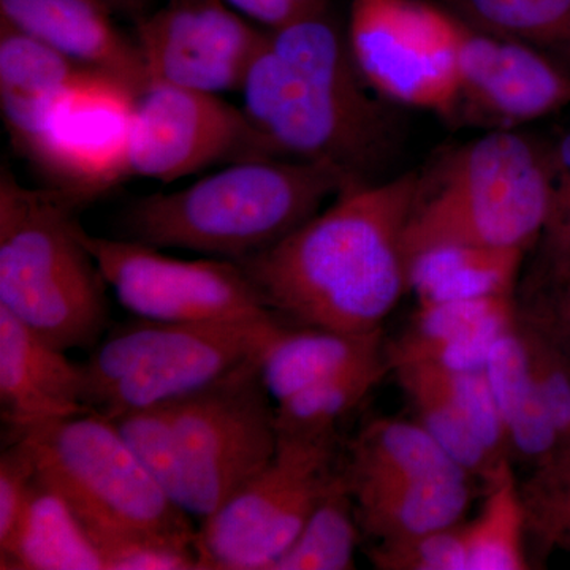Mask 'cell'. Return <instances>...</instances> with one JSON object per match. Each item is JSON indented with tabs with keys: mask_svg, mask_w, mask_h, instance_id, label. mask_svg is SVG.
I'll use <instances>...</instances> for the list:
<instances>
[{
	"mask_svg": "<svg viewBox=\"0 0 570 570\" xmlns=\"http://www.w3.org/2000/svg\"><path fill=\"white\" fill-rule=\"evenodd\" d=\"M485 501L474 520L464 521L468 570H527V517L513 464L485 483Z\"/></svg>",
	"mask_w": 570,
	"mask_h": 570,
	"instance_id": "obj_28",
	"label": "cell"
},
{
	"mask_svg": "<svg viewBox=\"0 0 570 570\" xmlns=\"http://www.w3.org/2000/svg\"><path fill=\"white\" fill-rule=\"evenodd\" d=\"M549 205V149L515 130L489 134L419 174L404 230L407 266L445 246L538 245Z\"/></svg>",
	"mask_w": 570,
	"mask_h": 570,
	"instance_id": "obj_5",
	"label": "cell"
},
{
	"mask_svg": "<svg viewBox=\"0 0 570 570\" xmlns=\"http://www.w3.org/2000/svg\"><path fill=\"white\" fill-rule=\"evenodd\" d=\"M461 20L425 0H352L347 45L363 80L407 107L452 115Z\"/></svg>",
	"mask_w": 570,
	"mask_h": 570,
	"instance_id": "obj_11",
	"label": "cell"
},
{
	"mask_svg": "<svg viewBox=\"0 0 570 570\" xmlns=\"http://www.w3.org/2000/svg\"><path fill=\"white\" fill-rule=\"evenodd\" d=\"M110 420L157 485L187 512L181 450L167 406L138 409Z\"/></svg>",
	"mask_w": 570,
	"mask_h": 570,
	"instance_id": "obj_32",
	"label": "cell"
},
{
	"mask_svg": "<svg viewBox=\"0 0 570 570\" xmlns=\"http://www.w3.org/2000/svg\"><path fill=\"white\" fill-rule=\"evenodd\" d=\"M474 478H407L346 483L363 534L376 542L415 538L464 521Z\"/></svg>",
	"mask_w": 570,
	"mask_h": 570,
	"instance_id": "obj_19",
	"label": "cell"
},
{
	"mask_svg": "<svg viewBox=\"0 0 570 570\" xmlns=\"http://www.w3.org/2000/svg\"><path fill=\"white\" fill-rule=\"evenodd\" d=\"M283 159L219 94L153 82L135 112L130 175L174 183L217 164Z\"/></svg>",
	"mask_w": 570,
	"mask_h": 570,
	"instance_id": "obj_13",
	"label": "cell"
},
{
	"mask_svg": "<svg viewBox=\"0 0 570 570\" xmlns=\"http://www.w3.org/2000/svg\"><path fill=\"white\" fill-rule=\"evenodd\" d=\"M419 171L356 183L264 253L236 262L266 307L291 325L382 332L409 292L404 230Z\"/></svg>",
	"mask_w": 570,
	"mask_h": 570,
	"instance_id": "obj_1",
	"label": "cell"
},
{
	"mask_svg": "<svg viewBox=\"0 0 570 570\" xmlns=\"http://www.w3.org/2000/svg\"><path fill=\"white\" fill-rule=\"evenodd\" d=\"M105 570H200L197 542L164 538L116 540L99 547Z\"/></svg>",
	"mask_w": 570,
	"mask_h": 570,
	"instance_id": "obj_36",
	"label": "cell"
},
{
	"mask_svg": "<svg viewBox=\"0 0 570 570\" xmlns=\"http://www.w3.org/2000/svg\"><path fill=\"white\" fill-rule=\"evenodd\" d=\"M3 428L28 444L37 478L69 504L97 549L134 538L197 542L189 513L157 485L112 420L86 412Z\"/></svg>",
	"mask_w": 570,
	"mask_h": 570,
	"instance_id": "obj_7",
	"label": "cell"
},
{
	"mask_svg": "<svg viewBox=\"0 0 570 570\" xmlns=\"http://www.w3.org/2000/svg\"><path fill=\"white\" fill-rule=\"evenodd\" d=\"M0 569L105 570V562L69 504L37 478L13 534L0 546Z\"/></svg>",
	"mask_w": 570,
	"mask_h": 570,
	"instance_id": "obj_21",
	"label": "cell"
},
{
	"mask_svg": "<svg viewBox=\"0 0 570 570\" xmlns=\"http://www.w3.org/2000/svg\"><path fill=\"white\" fill-rule=\"evenodd\" d=\"M464 521L415 538L376 542L367 558L379 570H468Z\"/></svg>",
	"mask_w": 570,
	"mask_h": 570,
	"instance_id": "obj_35",
	"label": "cell"
},
{
	"mask_svg": "<svg viewBox=\"0 0 570 570\" xmlns=\"http://www.w3.org/2000/svg\"><path fill=\"white\" fill-rule=\"evenodd\" d=\"M569 102V75L542 51L461 20L459 96L450 118L513 130Z\"/></svg>",
	"mask_w": 570,
	"mask_h": 570,
	"instance_id": "obj_15",
	"label": "cell"
},
{
	"mask_svg": "<svg viewBox=\"0 0 570 570\" xmlns=\"http://www.w3.org/2000/svg\"><path fill=\"white\" fill-rule=\"evenodd\" d=\"M294 2L309 13H324L328 0H294Z\"/></svg>",
	"mask_w": 570,
	"mask_h": 570,
	"instance_id": "obj_42",
	"label": "cell"
},
{
	"mask_svg": "<svg viewBox=\"0 0 570 570\" xmlns=\"http://www.w3.org/2000/svg\"><path fill=\"white\" fill-rule=\"evenodd\" d=\"M538 314L540 318L550 326L551 332H553L554 336L560 340V343L570 355V317L558 316L553 311H550V313Z\"/></svg>",
	"mask_w": 570,
	"mask_h": 570,
	"instance_id": "obj_40",
	"label": "cell"
},
{
	"mask_svg": "<svg viewBox=\"0 0 570 570\" xmlns=\"http://www.w3.org/2000/svg\"><path fill=\"white\" fill-rule=\"evenodd\" d=\"M538 246L532 276L557 291L570 272V134L549 149V205Z\"/></svg>",
	"mask_w": 570,
	"mask_h": 570,
	"instance_id": "obj_33",
	"label": "cell"
},
{
	"mask_svg": "<svg viewBox=\"0 0 570 570\" xmlns=\"http://www.w3.org/2000/svg\"><path fill=\"white\" fill-rule=\"evenodd\" d=\"M397 384L411 401L417 422L425 426L445 452L483 485L512 461H499L480 441L478 433L448 390L439 384L425 363H401L392 367Z\"/></svg>",
	"mask_w": 570,
	"mask_h": 570,
	"instance_id": "obj_27",
	"label": "cell"
},
{
	"mask_svg": "<svg viewBox=\"0 0 570 570\" xmlns=\"http://www.w3.org/2000/svg\"><path fill=\"white\" fill-rule=\"evenodd\" d=\"M340 471L337 439H279L268 466L202 520L200 570H269Z\"/></svg>",
	"mask_w": 570,
	"mask_h": 570,
	"instance_id": "obj_9",
	"label": "cell"
},
{
	"mask_svg": "<svg viewBox=\"0 0 570 570\" xmlns=\"http://www.w3.org/2000/svg\"><path fill=\"white\" fill-rule=\"evenodd\" d=\"M485 373L504 422L512 460L531 469L539 466L561 448V441L532 377L519 318L491 348Z\"/></svg>",
	"mask_w": 570,
	"mask_h": 570,
	"instance_id": "obj_22",
	"label": "cell"
},
{
	"mask_svg": "<svg viewBox=\"0 0 570 570\" xmlns=\"http://www.w3.org/2000/svg\"><path fill=\"white\" fill-rule=\"evenodd\" d=\"M461 20L570 58V0H452Z\"/></svg>",
	"mask_w": 570,
	"mask_h": 570,
	"instance_id": "obj_30",
	"label": "cell"
},
{
	"mask_svg": "<svg viewBox=\"0 0 570 570\" xmlns=\"http://www.w3.org/2000/svg\"><path fill=\"white\" fill-rule=\"evenodd\" d=\"M384 347L382 332L347 335L285 324L261 356L262 377L275 403Z\"/></svg>",
	"mask_w": 570,
	"mask_h": 570,
	"instance_id": "obj_24",
	"label": "cell"
},
{
	"mask_svg": "<svg viewBox=\"0 0 570 570\" xmlns=\"http://www.w3.org/2000/svg\"><path fill=\"white\" fill-rule=\"evenodd\" d=\"M354 498L343 475L313 510L292 546L269 570H351L362 538Z\"/></svg>",
	"mask_w": 570,
	"mask_h": 570,
	"instance_id": "obj_29",
	"label": "cell"
},
{
	"mask_svg": "<svg viewBox=\"0 0 570 570\" xmlns=\"http://www.w3.org/2000/svg\"><path fill=\"white\" fill-rule=\"evenodd\" d=\"M527 532L538 550L570 553V442L520 483Z\"/></svg>",
	"mask_w": 570,
	"mask_h": 570,
	"instance_id": "obj_31",
	"label": "cell"
},
{
	"mask_svg": "<svg viewBox=\"0 0 570 570\" xmlns=\"http://www.w3.org/2000/svg\"><path fill=\"white\" fill-rule=\"evenodd\" d=\"M517 318L515 295L420 305L406 333L385 346L390 370L401 363H431L449 370L485 367L491 348Z\"/></svg>",
	"mask_w": 570,
	"mask_h": 570,
	"instance_id": "obj_18",
	"label": "cell"
},
{
	"mask_svg": "<svg viewBox=\"0 0 570 570\" xmlns=\"http://www.w3.org/2000/svg\"><path fill=\"white\" fill-rule=\"evenodd\" d=\"M524 250L445 246L420 254L407 266L409 292L419 305L515 295Z\"/></svg>",
	"mask_w": 570,
	"mask_h": 570,
	"instance_id": "obj_25",
	"label": "cell"
},
{
	"mask_svg": "<svg viewBox=\"0 0 570 570\" xmlns=\"http://www.w3.org/2000/svg\"><path fill=\"white\" fill-rule=\"evenodd\" d=\"M232 9L242 13L247 20L265 26L268 31L284 28L309 13L294 0H225Z\"/></svg>",
	"mask_w": 570,
	"mask_h": 570,
	"instance_id": "obj_38",
	"label": "cell"
},
{
	"mask_svg": "<svg viewBox=\"0 0 570 570\" xmlns=\"http://www.w3.org/2000/svg\"><path fill=\"white\" fill-rule=\"evenodd\" d=\"M557 306L553 307V313L558 316L570 317V272L562 281L560 287L557 288Z\"/></svg>",
	"mask_w": 570,
	"mask_h": 570,
	"instance_id": "obj_41",
	"label": "cell"
},
{
	"mask_svg": "<svg viewBox=\"0 0 570 570\" xmlns=\"http://www.w3.org/2000/svg\"><path fill=\"white\" fill-rule=\"evenodd\" d=\"M86 69L0 18V111L14 151L24 153L55 94Z\"/></svg>",
	"mask_w": 570,
	"mask_h": 570,
	"instance_id": "obj_20",
	"label": "cell"
},
{
	"mask_svg": "<svg viewBox=\"0 0 570 570\" xmlns=\"http://www.w3.org/2000/svg\"><path fill=\"white\" fill-rule=\"evenodd\" d=\"M97 0H0V18L88 69L118 78L141 96L151 86L135 39Z\"/></svg>",
	"mask_w": 570,
	"mask_h": 570,
	"instance_id": "obj_16",
	"label": "cell"
},
{
	"mask_svg": "<svg viewBox=\"0 0 570 570\" xmlns=\"http://www.w3.org/2000/svg\"><path fill=\"white\" fill-rule=\"evenodd\" d=\"M140 96L126 82L80 71L47 105L21 157L48 189L75 208L91 204L130 178V145Z\"/></svg>",
	"mask_w": 570,
	"mask_h": 570,
	"instance_id": "obj_10",
	"label": "cell"
},
{
	"mask_svg": "<svg viewBox=\"0 0 570 570\" xmlns=\"http://www.w3.org/2000/svg\"><path fill=\"white\" fill-rule=\"evenodd\" d=\"M352 184L356 181L326 164H228L175 193L137 198L119 219L121 238L242 262L275 246Z\"/></svg>",
	"mask_w": 570,
	"mask_h": 570,
	"instance_id": "obj_3",
	"label": "cell"
},
{
	"mask_svg": "<svg viewBox=\"0 0 570 570\" xmlns=\"http://www.w3.org/2000/svg\"><path fill=\"white\" fill-rule=\"evenodd\" d=\"M75 208L51 189H31L0 170V306L62 351H92L110 330L99 264Z\"/></svg>",
	"mask_w": 570,
	"mask_h": 570,
	"instance_id": "obj_4",
	"label": "cell"
},
{
	"mask_svg": "<svg viewBox=\"0 0 570 570\" xmlns=\"http://www.w3.org/2000/svg\"><path fill=\"white\" fill-rule=\"evenodd\" d=\"M81 363L67 358L6 307L0 306V411L3 426L75 417L81 401Z\"/></svg>",
	"mask_w": 570,
	"mask_h": 570,
	"instance_id": "obj_17",
	"label": "cell"
},
{
	"mask_svg": "<svg viewBox=\"0 0 570 570\" xmlns=\"http://www.w3.org/2000/svg\"><path fill=\"white\" fill-rule=\"evenodd\" d=\"M115 14H126L132 17L135 21L145 17L146 6L149 0H97Z\"/></svg>",
	"mask_w": 570,
	"mask_h": 570,
	"instance_id": "obj_39",
	"label": "cell"
},
{
	"mask_svg": "<svg viewBox=\"0 0 570 570\" xmlns=\"http://www.w3.org/2000/svg\"><path fill=\"white\" fill-rule=\"evenodd\" d=\"M3 436L7 445L0 453V546L13 534L37 480V464L28 444L11 434Z\"/></svg>",
	"mask_w": 570,
	"mask_h": 570,
	"instance_id": "obj_37",
	"label": "cell"
},
{
	"mask_svg": "<svg viewBox=\"0 0 570 570\" xmlns=\"http://www.w3.org/2000/svg\"><path fill=\"white\" fill-rule=\"evenodd\" d=\"M285 324L275 313L204 322L135 317L108 330L81 362L82 404L115 419L170 403L264 354Z\"/></svg>",
	"mask_w": 570,
	"mask_h": 570,
	"instance_id": "obj_6",
	"label": "cell"
},
{
	"mask_svg": "<svg viewBox=\"0 0 570 570\" xmlns=\"http://www.w3.org/2000/svg\"><path fill=\"white\" fill-rule=\"evenodd\" d=\"M392 373L385 346L276 403L277 439H337V426Z\"/></svg>",
	"mask_w": 570,
	"mask_h": 570,
	"instance_id": "obj_26",
	"label": "cell"
},
{
	"mask_svg": "<svg viewBox=\"0 0 570 570\" xmlns=\"http://www.w3.org/2000/svg\"><path fill=\"white\" fill-rule=\"evenodd\" d=\"M261 356L165 403L181 450L187 513L200 521L275 459L276 403L262 377Z\"/></svg>",
	"mask_w": 570,
	"mask_h": 570,
	"instance_id": "obj_8",
	"label": "cell"
},
{
	"mask_svg": "<svg viewBox=\"0 0 570 570\" xmlns=\"http://www.w3.org/2000/svg\"><path fill=\"white\" fill-rule=\"evenodd\" d=\"M116 298L135 317L164 322L249 318L273 313L245 269L234 261H181L127 238L81 228Z\"/></svg>",
	"mask_w": 570,
	"mask_h": 570,
	"instance_id": "obj_12",
	"label": "cell"
},
{
	"mask_svg": "<svg viewBox=\"0 0 570 570\" xmlns=\"http://www.w3.org/2000/svg\"><path fill=\"white\" fill-rule=\"evenodd\" d=\"M344 482L471 475L417 420L379 417L348 442L341 464ZM472 478V475H471Z\"/></svg>",
	"mask_w": 570,
	"mask_h": 570,
	"instance_id": "obj_23",
	"label": "cell"
},
{
	"mask_svg": "<svg viewBox=\"0 0 570 570\" xmlns=\"http://www.w3.org/2000/svg\"><path fill=\"white\" fill-rule=\"evenodd\" d=\"M363 82L347 39L324 11L268 31L239 91L243 110L277 156L332 165L371 183L393 134L387 111Z\"/></svg>",
	"mask_w": 570,
	"mask_h": 570,
	"instance_id": "obj_2",
	"label": "cell"
},
{
	"mask_svg": "<svg viewBox=\"0 0 570 570\" xmlns=\"http://www.w3.org/2000/svg\"><path fill=\"white\" fill-rule=\"evenodd\" d=\"M268 31L225 0H170L137 20L149 80L212 94L239 91Z\"/></svg>",
	"mask_w": 570,
	"mask_h": 570,
	"instance_id": "obj_14",
	"label": "cell"
},
{
	"mask_svg": "<svg viewBox=\"0 0 570 570\" xmlns=\"http://www.w3.org/2000/svg\"><path fill=\"white\" fill-rule=\"evenodd\" d=\"M531 374L561 445L570 442V355L538 313H519Z\"/></svg>",
	"mask_w": 570,
	"mask_h": 570,
	"instance_id": "obj_34",
	"label": "cell"
}]
</instances>
